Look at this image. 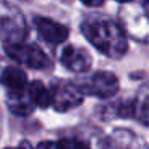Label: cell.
Here are the masks:
<instances>
[{
	"instance_id": "1",
	"label": "cell",
	"mask_w": 149,
	"mask_h": 149,
	"mask_svg": "<svg viewBox=\"0 0 149 149\" xmlns=\"http://www.w3.org/2000/svg\"><path fill=\"white\" fill-rule=\"evenodd\" d=\"M84 36L93 43L101 53L109 58H122L128 48V42L119 24L112 21L85 23L82 27Z\"/></svg>"
},
{
	"instance_id": "2",
	"label": "cell",
	"mask_w": 149,
	"mask_h": 149,
	"mask_svg": "<svg viewBox=\"0 0 149 149\" xmlns=\"http://www.w3.org/2000/svg\"><path fill=\"white\" fill-rule=\"evenodd\" d=\"M5 52L15 61L21 63V64H26L32 69H48L52 66L50 58L36 45L13 42V43H7L5 45Z\"/></svg>"
},
{
	"instance_id": "3",
	"label": "cell",
	"mask_w": 149,
	"mask_h": 149,
	"mask_svg": "<svg viewBox=\"0 0 149 149\" xmlns=\"http://www.w3.org/2000/svg\"><path fill=\"white\" fill-rule=\"evenodd\" d=\"M79 88H80L82 93H88V95H93V96H98V98H109L117 93V90H119V80L111 72L100 71V72H95Z\"/></svg>"
},
{
	"instance_id": "4",
	"label": "cell",
	"mask_w": 149,
	"mask_h": 149,
	"mask_svg": "<svg viewBox=\"0 0 149 149\" xmlns=\"http://www.w3.org/2000/svg\"><path fill=\"white\" fill-rule=\"evenodd\" d=\"M52 104L58 111H68L82 103V91L71 84H55L52 88Z\"/></svg>"
},
{
	"instance_id": "5",
	"label": "cell",
	"mask_w": 149,
	"mask_h": 149,
	"mask_svg": "<svg viewBox=\"0 0 149 149\" xmlns=\"http://www.w3.org/2000/svg\"><path fill=\"white\" fill-rule=\"evenodd\" d=\"M36 27L39 31L40 37L45 42L53 43V45L63 43L69 36V29L66 26H63V24L56 23L53 19H48V18H43V16L36 18Z\"/></svg>"
},
{
	"instance_id": "6",
	"label": "cell",
	"mask_w": 149,
	"mask_h": 149,
	"mask_svg": "<svg viewBox=\"0 0 149 149\" xmlns=\"http://www.w3.org/2000/svg\"><path fill=\"white\" fill-rule=\"evenodd\" d=\"M61 63L74 72H87L91 66V58L84 48L69 45L61 53Z\"/></svg>"
},
{
	"instance_id": "7",
	"label": "cell",
	"mask_w": 149,
	"mask_h": 149,
	"mask_svg": "<svg viewBox=\"0 0 149 149\" xmlns=\"http://www.w3.org/2000/svg\"><path fill=\"white\" fill-rule=\"evenodd\" d=\"M2 84L5 85V88L13 96H21L26 90V84H27L26 72L21 71L16 66H8L2 74Z\"/></svg>"
},
{
	"instance_id": "8",
	"label": "cell",
	"mask_w": 149,
	"mask_h": 149,
	"mask_svg": "<svg viewBox=\"0 0 149 149\" xmlns=\"http://www.w3.org/2000/svg\"><path fill=\"white\" fill-rule=\"evenodd\" d=\"M27 93H29V98L36 106L39 107H48L52 104V93L50 90L39 80L31 82V85L27 87Z\"/></svg>"
},
{
	"instance_id": "9",
	"label": "cell",
	"mask_w": 149,
	"mask_h": 149,
	"mask_svg": "<svg viewBox=\"0 0 149 149\" xmlns=\"http://www.w3.org/2000/svg\"><path fill=\"white\" fill-rule=\"evenodd\" d=\"M37 149H66V148L61 139V141H43L37 146Z\"/></svg>"
},
{
	"instance_id": "10",
	"label": "cell",
	"mask_w": 149,
	"mask_h": 149,
	"mask_svg": "<svg viewBox=\"0 0 149 149\" xmlns=\"http://www.w3.org/2000/svg\"><path fill=\"white\" fill-rule=\"evenodd\" d=\"M66 149H90L85 143L77 141V139H63Z\"/></svg>"
},
{
	"instance_id": "11",
	"label": "cell",
	"mask_w": 149,
	"mask_h": 149,
	"mask_svg": "<svg viewBox=\"0 0 149 149\" xmlns=\"http://www.w3.org/2000/svg\"><path fill=\"white\" fill-rule=\"evenodd\" d=\"M82 2L87 7H100V5H103L104 0H82Z\"/></svg>"
},
{
	"instance_id": "12",
	"label": "cell",
	"mask_w": 149,
	"mask_h": 149,
	"mask_svg": "<svg viewBox=\"0 0 149 149\" xmlns=\"http://www.w3.org/2000/svg\"><path fill=\"white\" fill-rule=\"evenodd\" d=\"M5 149H29V146L23 144V146H19V148H5Z\"/></svg>"
},
{
	"instance_id": "13",
	"label": "cell",
	"mask_w": 149,
	"mask_h": 149,
	"mask_svg": "<svg viewBox=\"0 0 149 149\" xmlns=\"http://www.w3.org/2000/svg\"><path fill=\"white\" fill-rule=\"evenodd\" d=\"M119 3H127V2H132V0H117Z\"/></svg>"
},
{
	"instance_id": "14",
	"label": "cell",
	"mask_w": 149,
	"mask_h": 149,
	"mask_svg": "<svg viewBox=\"0 0 149 149\" xmlns=\"http://www.w3.org/2000/svg\"><path fill=\"white\" fill-rule=\"evenodd\" d=\"M144 5H146V8H149V0H146V3H144Z\"/></svg>"
}]
</instances>
